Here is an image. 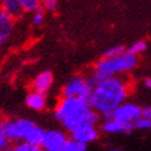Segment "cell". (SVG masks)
Returning a JSON list of instances; mask_svg holds the SVG:
<instances>
[{
    "label": "cell",
    "mask_w": 151,
    "mask_h": 151,
    "mask_svg": "<svg viewBox=\"0 0 151 151\" xmlns=\"http://www.w3.org/2000/svg\"><path fill=\"white\" fill-rule=\"evenodd\" d=\"M130 93L128 82L118 76H108L99 82L90 96V106L101 114L114 109L123 103Z\"/></svg>",
    "instance_id": "obj_1"
},
{
    "label": "cell",
    "mask_w": 151,
    "mask_h": 151,
    "mask_svg": "<svg viewBox=\"0 0 151 151\" xmlns=\"http://www.w3.org/2000/svg\"><path fill=\"white\" fill-rule=\"evenodd\" d=\"M138 55H134L125 50L117 57H103L97 62L95 69L104 73L108 76H117L119 74H125L134 70L138 65Z\"/></svg>",
    "instance_id": "obj_2"
},
{
    "label": "cell",
    "mask_w": 151,
    "mask_h": 151,
    "mask_svg": "<svg viewBox=\"0 0 151 151\" xmlns=\"http://www.w3.org/2000/svg\"><path fill=\"white\" fill-rule=\"evenodd\" d=\"M88 108H91L88 100L80 99V97L62 96L54 108V118L62 125H64Z\"/></svg>",
    "instance_id": "obj_3"
},
{
    "label": "cell",
    "mask_w": 151,
    "mask_h": 151,
    "mask_svg": "<svg viewBox=\"0 0 151 151\" xmlns=\"http://www.w3.org/2000/svg\"><path fill=\"white\" fill-rule=\"evenodd\" d=\"M36 123L27 118H5L0 119V134L11 142L24 140Z\"/></svg>",
    "instance_id": "obj_4"
},
{
    "label": "cell",
    "mask_w": 151,
    "mask_h": 151,
    "mask_svg": "<svg viewBox=\"0 0 151 151\" xmlns=\"http://www.w3.org/2000/svg\"><path fill=\"white\" fill-rule=\"evenodd\" d=\"M141 116H142V108L140 106L129 102H123L114 109L101 113V118L103 120L119 119V120H124V122H134L135 119H138Z\"/></svg>",
    "instance_id": "obj_5"
},
{
    "label": "cell",
    "mask_w": 151,
    "mask_h": 151,
    "mask_svg": "<svg viewBox=\"0 0 151 151\" xmlns=\"http://www.w3.org/2000/svg\"><path fill=\"white\" fill-rule=\"evenodd\" d=\"M60 92L64 97H80V99L90 100V96L92 93V86L87 78L75 76L65 82Z\"/></svg>",
    "instance_id": "obj_6"
},
{
    "label": "cell",
    "mask_w": 151,
    "mask_h": 151,
    "mask_svg": "<svg viewBox=\"0 0 151 151\" xmlns=\"http://www.w3.org/2000/svg\"><path fill=\"white\" fill-rule=\"evenodd\" d=\"M68 139H69V137L63 130H58V129L46 130L43 141L41 144V149L46 151H63V147Z\"/></svg>",
    "instance_id": "obj_7"
},
{
    "label": "cell",
    "mask_w": 151,
    "mask_h": 151,
    "mask_svg": "<svg viewBox=\"0 0 151 151\" xmlns=\"http://www.w3.org/2000/svg\"><path fill=\"white\" fill-rule=\"evenodd\" d=\"M15 28H16V19L0 7V48L6 47L12 41Z\"/></svg>",
    "instance_id": "obj_8"
},
{
    "label": "cell",
    "mask_w": 151,
    "mask_h": 151,
    "mask_svg": "<svg viewBox=\"0 0 151 151\" xmlns=\"http://www.w3.org/2000/svg\"><path fill=\"white\" fill-rule=\"evenodd\" d=\"M101 130L106 134H132L134 130L133 122H124L119 119H107L101 124Z\"/></svg>",
    "instance_id": "obj_9"
},
{
    "label": "cell",
    "mask_w": 151,
    "mask_h": 151,
    "mask_svg": "<svg viewBox=\"0 0 151 151\" xmlns=\"http://www.w3.org/2000/svg\"><path fill=\"white\" fill-rule=\"evenodd\" d=\"M70 138L76 139L88 145L91 142H95L100 138V130L96 125H84L81 128H78L73 133H70Z\"/></svg>",
    "instance_id": "obj_10"
},
{
    "label": "cell",
    "mask_w": 151,
    "mask_h": 151,
    "mask_svg": "<svg viewBox=\"0 0 151 151\" xmlns=\"http://www.w3.org/2000/svg\"><path fill=\"white\" fill-rule=\"evenodd\" d=\"M26 106L36 112H42L47 108V93H43L40 91H29L26 95V99H25Z\"/></svg>",
    "instance_id": "obj_11"
},
{
    "label": "cell",
    "mask_w": 151,
    "mask_h": 151,
    "mask_svg": "<svg viewBox=\"0 0 151 151\" xmlns=\"http://www.w3.org/2000/svg\"><path fill=\"white\" fill-rule=\"evenodd\" d=\"M53 82H54V76H53L52 71L46 70V71L40 73L32 80L31 87H32V90H35V91H40V92H43V93H47L50 90Z\"/></svg>",
    "instance_id": "obj_12"
},
{
    "label": "cell",
    "mask_w": 151,
    "mask_h": 151,
    "mask_svg": "<svg viewBox=\"0 0 151 151\" xmlns=\"http://www.w3.org/2000/svg\"><path fill=\"white\" fill-rule=\"evenodd\" d=\"M0 7L16 20L22 17V15L25 14L21 0H0Z\"/></svg>",
    "instance_id": "obj_13"
},
{
    "label": "cell",
    "mask_w": 151,
    "mask_h": 151,
    "mask_svg": "<svg viewBox=\"0 0 151 151\" xmlns=\"http://www.w3.org/2000/svg\"><path fill=\"white\" fill-rule=\"evenodd\" d=\"M44 134H46V129H43L42 127H38V125H35L29 133L26 135V138L24 140L31 142L33 145H37V146H41L42 141H43V138H44Z\"/></svg>",
    "instance_id": "obj_14"
},
{
    "label": "cell",
    "mask_w": 151,
    "mask_h": 151,
    "mask_svg": "<svg viewBox=\"0 0 151 151\" xmlns=\"http://www.w3.org/2000/svg\"><path fill=\"white\" fill-rule=\"evenodd\" d=\"M87 146L88 145L85 144V142H81L76 139L69 138L63 147V151H86Z\"/></svg>",
    "instance_id": "obj_15"
},
{
    "label": "cell",
    "mask_w": 151,
    "mask_h": 151,
    "mask_svg": "<svg viewBox=\"0 0 151 151\" xmlns=\"http://www.w3.org/2000/svg\"><path fill=\"white\" fill-rule=\"evenodd\" d=\"M9 150H14V151H40L41 146L33 145L26 140H20V141L14 142V145H11Z\"/></svg>",
    "instance_id": "obj_16"
},
{
    "label": "cell",
    "mask_w": 151,
    "mask_h": 151,
    "mask_svg": "<svg viewBox=\"0 0 151 151\" xmlns=\"http://www.w3.org/2000/svg\"><path fill=\"white\" fill-rule=\"evenodd\" d=\"M44 20H46V10L41 6L40 9L31 12V24L36 27H40L43 25Z\"/></svg>",
    "instance_id": "obj_17"
},
{
    "label": "cell",
    "mask_w": 151,
    "mask_h": 151,
    "mask_svg": "<svg viewBox=\"0 0 151 151\" xmlns=\"http://www.w3.org/2000/svg\"><path fill=\"white\" fill-rule=\"evenodd\" d=\"M21 4L25 14H31L42 6L41 0H21Z\"/></svg>",
    "instance_id": "obj_18"
},
{
    "label": "cell",
    "mask_w": 151,
    "mask_h": 151,
    "mask_svg": "<svg viewBox=\"0 0 151 151\" xmlns=\"http://www.w3.org/2000/svg\"><path fill=\"white\" fill-rule=\"evenodd\" d=\"M134 129H138V130H149L151 129V119L147 117L141 116L138 119H135L134 122Z\"/></svg>",
    "instance_id": "obj_19"
},
{
    "label": "cell",
    "mask_w": 151,
    "mask_h": 151,
    "mask_svg": "<svg viewBox=\"0 0 151 151\" xmlns=\"http://www.w3.org/2000/svg\"><path fill=\"white\" fill-rule=\"evenodd\" d=\"M146 49H147V43L145 41H138V42L132 44L129 47V49H128V52L132 53L134 55H139L141 53H144Z\"/></svg>",
    "instance_id": "obj_20"
},
{
    "label": "cell",
    "mask_w": 151,
    "mask_h": 151,
    "mask_svg": "<svg viewBox=\"0 0 151 151\" xmlns=\"http://www.w3.org/2000/svg\"><path fill=\"white\" fill-rule=\"evenodd\" d=\"M42 7L48 12H55L59 5V0H41Z\"/></svg>",
    "instance_id": "obj_21"
},
{
    "label": "cell",
    "mask_w": 151,
    "mask_h": 151,
    "mask_svg": "<svg viewBox=\"0 0 151 151\" xmlns=\"http://www.w3.org/2000/svg\"><path fill=\"white\" fill-rule=\"evenodd\" d=\"M123 52H125V48L124 46H113L111 48H108L106 50V53L103 54V57L106 58H111V57H117L119 54H122Z\"/></svg>",
    "instance_id": "obj_22"
},
{
    "label": "cell",
    "mask_w": 151,
    "mask_h": 151,
    "mask_svg": "<svg viewBox=\"0 0 151 151\" xmlns=\"http://www.w3.org/2000/svg\"><path fill=\"white\" fill-rule=\"evenodd\" d=\"M11 146V141L5 138L4 135L0 134V151H4V150H9Z\"/></svg>",
    "instance_id": "obj_23"
},
{
    "label": "cell",
    "mask_w": 151,
    "mask_h": 151,
    "mask_svg": "<svg viewBox=\"0 0 151 151\" xmlns=\"http://www.w3.org/2000/svg\"><path fill=\"white\" fill-rule=\"evenodd\" d=\"M142 116L144 117H147L151 119V106H149V107H145L142 108Z\"/></svg>",
    "instance_id": "obj_24"
},
{
    "label": "cell",
    "mask_w": 151,
    "mask_h": 151,
    "mask_svg": "<svg viewBox=\"0 0 151 151\" xmlns=\"http://www.w3.org/2000/svg\"><path fill=\"white\" fill-rule=\"evenodd\" d=\"M144 85H145L146 88L151 90V78H147V79L144 80Z\"/></svg>",
    "instance_id": "obj_25"
}]
</instances>
